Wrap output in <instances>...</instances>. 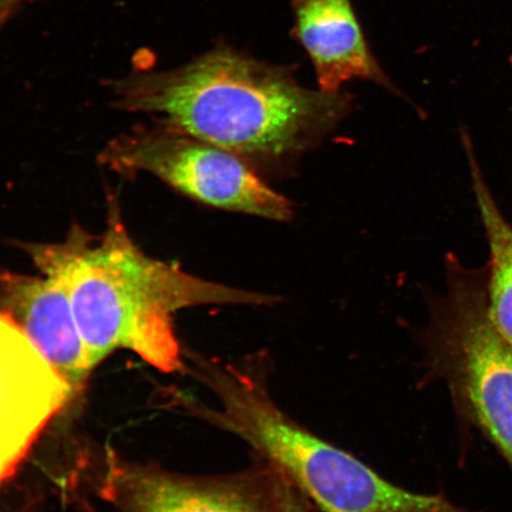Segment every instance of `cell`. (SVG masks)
Returning a JSON list of instances; mask_svg holds the SVG:
<instances>
[{
  "instance_id": "obj_1",
  "label": "cell",
  "mask_w": 512,
  "mask_h": 512,
  "mask_svg": "<svg viewBox=\"0 0 512 512\" xmlns=\"http://www.w3.org/2000/svg\"><path fill=\"white\" fill-rule=\"evenodd\" d=\"M114 105L221 147L255 171H283L335 130L352 108L348 93L300 85L292 68L217 44L165 72L113 83Z\"/></svg>"
},
{
  "instance_id": "obj_2",
  "label": "cell",
  "mask_w": 512,
  "mask_h": 512,
  "mask_svg": "<svg viewBox=\"0 0 512 512\" xmlns=\"http://www.w3.org/2000/svg\"><path fill=\"white\" fill-rule=\"evenodd\" d=\"M37 270L62 281L94 370L112 352H134L162 373L184 367L174 315L204 305H272L278 298L210 283L150 258L128 234L117 207L106 232L81 227L59 243H29Z\"/></svg>"
},
{
  "instance_id": "obj_3",
  "label": "cell",
  "mask_w": 512,
  "mask_h": 512,
  "mask_svg": "<svg viewBox=\"0 0 512 512\" xmlns=\"http://www.w3.org/2000/svg\"><path fill=\"white\" fill-rule=\"evenodd\" d=\"M198 379L219 407H194L233 434L323 512H472L443 494H418L389 482L354 454L319 438L275 402L265 357L221 363L192 355Z\"/></svg>"
},
{
  "instance_id": "obj_4",
  "label": "cell",
  "mask_w": 512,
  "mask_h": 512,
  "mask_svg": "<svg viewBox=\"0 0 512 512\" xmlns=\"http://www.w3.org/2000/svg\"><path fill=\"white\" fill-rule=\"evenodd\" d=\"M422 344L427 375L444 381L460 418L512 472V345L489 317L485 275L448 265L447 293L434 305Z\"/></svg>"
},
{
  "instance_id": "obj_5",
  "label": "cell",
  "mask_w": 512,
  "mask_h": 512,
  "mask_svg": "<svg viewBox=\"0 0 512 512\" xmlns=\"http://www.w3.org/2000/svg\"><path fill=\"white\" fill-rule=\"evenodd\" d=\"M100 162L123 174L155 176L209 207L280 222L292 217L291 202L245 160L163 125L120 134L102 151Z\"/></svg>"
},
{
  "instance_id": "obj_6",
  "label": "cell",
  "mask_w": 512,
  "mask_h": 512,
  "mask_svg": "<svg viewBox=\"0 0 512 512\" xmlns=\"http://www.w3.org/2000/svg\"><path fill=\"white\" fill-rule=\"evenodd\" d=\"M101 494L117 512H288L293 486L255 458L230 475H184L107 458Z\"/></svg>"
},
{
  "instance_id": "obj_7",
  "label": "cell",
  "mask_w": 512,
  "mask_h": 512,
  "mask_svg": "<svg viewBox=\"0 0 512 512\" xmlns=\"http://www.w3.org/2000/svg\"><path fill=\"white\" fill-rule=\"evenodd\" d=\"M72 399L59 371L0 312V490Z\"/></svg>"
},
{
  "instance_id": "obj_8",
  "label": "cell",
  "mask_w": 512,
  "mask_h": 512,
  "mask_svg": "<svg viewBox=\"0 0 512 512\" xmlns=\"http://www.w3.org/2000/svg\"><path fill=\"white\" fill-rule=\"evenodd\" d=\"M0 312L21 328L79 395L92 374L72 300L62 281L0 271Z\"/></svg>"
},
{
  "instance_id": "obj_9",
  "label": "cell",
  "mask_w": 512,
  "mask_h": 512,
  "mask_svg": "<svg viewBox=\"0 0 512 512\" xmlns=\"http://www.w3.org/2000/svg\"><path fill=\"white\" fill-rule=\"evenodd\" d=\"M292 35L309 55L318 88L341 93L344 83L364 80L398 93L371 51L352 0H291Z\"/></svg>"
},
{
  "instance_id": "obj_10",
  "label": "cell",
  "mask_w": 512,
  "mask_h": 512,
  "mask_svg": "<svg viewBox=\"0 0 512 512\" xmlns=\"http://www.w3.org/2000/svg\"><path fill=\"white\" fill-rule=\"evenodd\" d=\"M467 156L473 191L489 242L490 260L485 271L486 306L491 322L512 345V226L499 211L483 181L470 146H467Z\"/></svg>"
},
{
  "instance_id": "obj_11",
  "label": "cell",
  "mask_w": 512,
  "mask_h": 512,
  "mask_svg": "<svg viewBox=\"0 0 512 512\" xmlns=\"http://www.w3.org/2000/svg\"><path fill=\"white\" fill-rule=\"evenodd\" d=\"M307 499L297 489L292 488L290 501H288V512H307Z\"/></svg>"
},
{
  "instance_id": "obj_12",
  "label": "cell",
  "mask_w": 512,
  "mask_h": 512,
  "mask_svg": "<svg viewBox=\"0 0 512 512\" xmlns=\"http://www.w3.org/2000/svg\"><path fill=\"white\" fill-rule=\"evenodd\" d=\"M14 2L15 0H0V12H2L5 8H8V6Z\"/></svg>"
},
{
  "instance_id": "obj_13",
  "label": "cell",
  "mask_w": 512,
  "mask_h": 512,
  "mask_svg": "<svg viewBox=\"0 0 512 512\" xmlns=\"http://www.w3.org/2000/svg\"><path fill=\"white\" fill-rule=\"evenodd\" d=\"M511 62H512V59H511Z\"/></svg>"
}]
</instances>
